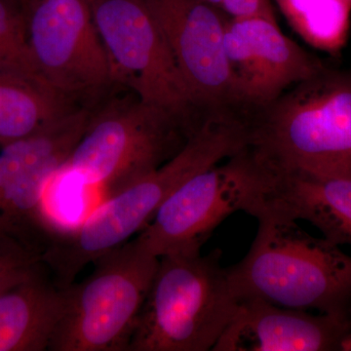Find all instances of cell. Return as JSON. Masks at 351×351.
I'll list each match as a JSON object with an SVG mask.
<instances>
[{
    "label": "cell",
    "instance_id": "9",
    "mask_svg": "<svg viewBox=\"0 0 351 351\" xmlns=\"http://www.w3.org/2000/svg\"><path fill=\"white\" fill-rule=\"evenodd\" d=\"M263 175L246 147L184 182L137 237L156 257L201 252L217 226L237 211L253 214L262 200Z\"/></svg>",
    "mask_w": 351,
    "mask_h": 351
},
{
    "label": "cell",
    "instance_id": "14",
    "mask_svg": "<svg viewBox=\"0 0 351 351\" xmlns=\"http://www.w3.org/2000/svg\"><path fill=\"white\" fill-rule=\"evenodd\" d=\"M82 106L32 69L0 61V147L36 133Z\"/></svg>",
    "mask_w": 351,
    "mask_h": 351
},
{
    "label": "cell",
    "instance_id": "4",
    "mask_svg": "<svg viewBox=\"0 0 351 351\" xmlns=\"http://www.w3.org/2000/svg\"><path fill=\"white\" fill-rule=\"evenodd\" d=\"M221 255L215 250L159 257L129 351L213 350L240 302Z\"/></svg>",
    "mask_w": 351,
    "mask_h": 351
},
{
    "label": "cell",
    "instance_id": "22",
    "mask_svg": "<svg viewBox=\"0 0 351 351\" xmlns=\"http://www.w3.org/2000/svg\"><path fill=\"white\" fill-rule=\"evenodd\" d=\"M9 1L12 2L15 5L20 7L21 10H22V5L23 3H24L25 0H9Z\"/></svg>",
    "mask_w": 351,
    "mask_h": 351
},
{
    "label": "cell",
    "instance_id": "11",
    "mask_svg": "<svg viewBox=\"0 0 351 351\" xmlns=\"http://www.w3.org/2000/svg\"><path fill=\"white\" fill-rule=\"evenodd\" d=\"M351 316L287 308L257 299L240 300L213 351H343Z\"/></svg>",
    "mask_w": 351,
    "mask_h": 351
},
{
    "label": "cell",
    "instance_id": "7",
    "mask_svg": "<svg viewBox=\"0 0 351 351\" xmlns=\"http://www.w3.org/2000/svg\"><path fill=\"white\" fill-rule=\"evenodd\" d=\"M95 23L110 64L113 86L131 90L189 128L199 114L169 44L144 0H92Z\"/></svg>",
    "mask_w": 351,
    "mask_h": 351
},
{
    "label": "cell",
    "instance_id": "12",
    "mask_svg": "<svg viewBox=\"0 0 351 351\" xmlns=\"http://www.w3.org/2000/svg\"><path fill=\"white\" fill-rule=\"evenodd\" d=\"M260 208L304 219L332 243L351 246V176L267 175Z\"/></svg>",
    "mask_w": 351,
    "mask_h": 351
},
{
    "label": "cell",
    "instance_id": "23",
    "mask_svg": "<svg viewBox=\"0 0 351 351\" xmlns=\"http://www.w3.org/2000/svg\"><path fill=\"white\" fill-rule=\"evenodd\" d=\"M0 61L6 62V61H4V60H3V59H2V58H1V57H0Z\"/></svg>",
    "mask_w": 351,
    "mask_h": 351
},
{
    "label": "cell",
    "instance_id": "5",
    "mask_svg": "<svg viewBox=\"0 0 351 351\" xmlns=\"http://www.w3.org/2000/svg\"><path fill=\"white\" fill-rule=\"evenodd\" d=\"M195 131L136 95L108 99L95 106L63 167L110 196L167 162Z\"/></svg>",
    "mask_w": 351,
    "mask_h": 351
},
{
    "label": "cell",
    "instance_id": "13",
    "mask_svg": "<svg viewBox=\"0 0 351 351\" xmlns=\"http://www.w3.org/2000/svg\"><path fill=\"white\" fill-rule=\"evenodd\" d=\"M250 46L253 77L247 108L276 100L289 88L317 73L325 64L267 19H230Z\"/></svg>",
    "mask_w": 351,
    "mask_h": 351
},
{
    "label": "cell",
    "instance_id": "15",
    "mask_svg": "<svg viewBox=\"0 0 351 351\" xmlns=\"http://www.w3.org/2000/svg\"><path fill=\"white\" fill-rule=\"evenodd\" d=\"M66 306V288L41 274L0 295V351L49 350Z\"/></svg>",
    "mask_w": 351,
    "mask_h": 351
},
{
    "label": "cell",
    "instance_id": "10",
    "mask_svg": "<svg viewBox=\"0 0 351 351\" xmlns=\"http://www.w3.org/2000/svg\"><path fill=\"white\" fill-rule=\"evenodd\" d=\"M201 112L243 108L225 50L228 19L204 0H144Z\"/></svg>",
    "mask_w": 351,
    "mask_h": 351
},
{
    "label": "cell",
    "instance_id": "19",
    "mask_svg": "<svg viewBox=\"0 0 351 351\" xmlns=\"http://www.w3.org/2000/svg\"><path fill=\"white\" fill-rule=\"evenodd\" d=\"M0 57L36 73L27 46L22 10L9 0H0Z\"/></svg>",
    "mask_w": 351,
    "mask_h": 351
},
{
    "label": "cell",
    "instance_id": "18",
    "mask_svg": "<svg viewBox=\"0 0 351 351\" xmlns=\"http://www.w3.org/2000/svg\"><path fill=\"white\" fill-rule=\"evenodd\" d=\"M41 254L31 241L0 226V295L40 274Z\"/></svg>",
    "mask_w": 351,
    "mask_h": 351
},
{
    "label": "cell",
    "instance_id": "16",
    "mask_svg": "<svg viewBox=\"0 0 351 351\" xmlns=\"http://www.w3.org/2000/svg\"><path fill=\"white\" fill-rule=\"evenodd\" d=\"M93 107L82 106L36 133L0 147V198L27 176L61 167L80 142Z\"/></svg>",
    "mask_w": 351,
    "mask_h": 351
},
{
    "label": "cell",
    "instance_id": "24",
    "mask_svg": "<svg viewBox=\"0 0 351 351\" xmlns=\"http://www.w3.org/2000/svg\"><path fill=\"white\" fill-rule=\"evenodd\" d=\"M348 2H350V3H351V0H348Z\"/></svg>",
    "mask_w": 351,
    "mask_h": 351
},
{
    "label": "cell",
    "instance_id": "1",
    "mask_svg": "<svg viewBox=\"0 0 351 351\" xmlns=\"http://www.w3.org/2000/svg\"><path fill=\"white\" fill-rule=\"evenodd\" d=\"M245 143L239 120L226 114L207 117L167 162L108 196L82 223L50 239L41 258L58 287H69L85 267L144 230L176 189L237 154Z\"/></svg>",
    "mask_w": 351,
    "mask_h": 351
},
{
    "label": "cell",
    "instance_id": "17",
    "mask_svg": "<svg viewBox=\"0 0 351 351\" xmlns=\"http://www.w3.org/2000/svg\"><path fill=\"white\" fill-rule=\"evenodd\" d=\"M292 29L308 45L337 55L345 47L350 27L348 0H274Z\"/></svg>",
    "mask_w": 351,
    "mask_h": 351
},
{
    "label": "cell",
    "instance_id": "3",
    "mask_svg": "<svg viewBox=\"0 0 351 351\" xmlns=\"http://www.w3.org/2000/svg\"><path fill=\"white\" fill-rule=\"evenodd\" d=\"M257 235L243 260L226 269L239 300L351 316V256L297 221L260 208Z\"/></svg>",
    "mask_w": 351,
    "mask_h": 351
},
{
    "label": "cell",
    "instance_id": "21",
    "mask_svg": "<svg viewBox=\"0 0 351 351\" xmlns=\"http://www.w3.org/2000/svg\"><path fill=\"white\" fill-rule=\"evenodd\" d=\"M343 351H351V334L348 339H346L345 345H343Z\"/></svg>",
    "mask_w": 351,
    "mask_h": 351
},
{
    "label": "cell",
    "instance_id": "20",
    "mask_svg": "<svg viewBox=\"0 0 351 351\" xmlns=\"http://www.w3.org/2000/svg\"><path fill=\"white\" fill-rule=\"evenodd\" d=\"M221 10L230 19H267L276 22V16L270 0H223Z\"/></svg>",
    "mask_w": 351,
    "mask_h": 351
},
{
    "label": "cell",
    "instance_id": "2",
    "mask_svg": "<svg viewBox=\"0 0 351 351\" xmlns=\"http://www.w3.org/2000/svg\"><path fill=\"white\" fill-rule=\"evenodd\" d=\"M245 113L246 149L269 176H351V69L325 64Z\"/></svg>",
    "mask_w": 351,
    "mask_h": 351
},
{
    "label": "cell",
    "instance_id": "8",
    "mask_svg": "<svg viewBox=\"0 0 351 351\" xmlns=\"http://www.w3.org/2000/svg\"><path fill=\"white\" fill-rule=\"evenodd\" d=\"M22 14L36 73L80 105L101 103L113 84L92 0H25Z\"/></svg>",
    "mask_w": 351,
    "mask_h": 351
},
{
    "label": "cell",
    "instance_id": "6",
    "mask_svg": "<svg viewBox=\"0 0 351 351\" xmlns=\"http://www.w3.org/2000/svg\"><path fill=\"white\" fill-rule=\"evenodd\" d=\"M158 263L136 239L97 258L87 279L66 288L48 350L129 351Z\"/></svg>",
    "mask_w": 351,
    "mask_h": 351
}]
</instances>
